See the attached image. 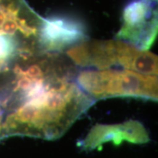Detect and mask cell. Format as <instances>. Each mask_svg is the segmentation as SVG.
<instances>
[{
	"mask_svg": "<svg viewBox=\"0 0 158 158\" xmlns=\"http://www.w3.org/2000/svg\"><path fill=\"white\" fill-rule=\"evenodd\" d=\"M73 73L54 75L34 96L7 118L2 130L54 140L60 138L95 102L77 84Z\"/></svg>",
	"mask_w": 158,
	"mask_h": 158,
	"instance_id": "obj_1",
	"label": "cell"
},
{
	"mask_svg": "<svg viewBox=\"0 0 158 158\" xmlns=\"http://www.w3.org/2000/svg\"><path fill=\"white\" fill-rule=\"evenodd\" d=\"M79 87L94 100L135 98L157 100V78L129 70H85L76 78Z\"/></svg>",
	"mask_w": 158,
	"mask_h": 158,
	"instance_id": "obj_2",
	"label": "cell"
},
{
	"mask_svg": "<svg viewBox=\"0 0 158 158\" xmlns=\"http://www.w3.org/2000/svg\"><path fill=\"white\" fill-rule=\"evenodd\" d=\"M157 0H129L116 37L138 49L149 50L157 35Z\"/></svg>",
	"mask_w": 158,
	"mask_h": 158,
	"instance_id": "obj_3",
	"label": "cell"
},
{
	"mask_svg": "<svg viewBox=\"0 0 158 158\" xmlns=\"http://www.w3.org/2000/svg\"><path fill=\"white\" fill-rule=\"evenodd\" d=\"M87 38L84 23L68 15L54 14L43 19L37 36L43 53H57L78 45Z\"/></svg>",
	"mask_w": 158,
	"mask_h": 158,
	"instance_id": "obj_4",
	"label": "cell"
},
{
	"mask_svg": "<svg viewBox=\"0 0 158 158\" xmlns=\"http://www.w3.org/2000/svg\"><path fill=\"white\" fill-rule=\"evenodd\" d=\"M149 141V134L143 124L136 120H129L119 124H96L78 145L86 151H92L109 142L118 146L124 141L142 144Z\"/></svg>",
	"mask_w": 158,
	"mask_h": 158,
	"instance_id": "obj_5",
	"label": "cell"
},
{
	"mask_svg": "<svg viewBox=\"0 0 158 158\" xmlns=\"http://www.w3.org/2000/svg\"><path fill=\"white\" fill-rule=\"evenodd\" d=\"M68 56L78 66L108 69L118 65L117 41L83 42L70 49Z\"/></svg>",
	"mask_w": 158,
	"mask_h": 158,
	"instance_id": "obj_6",
	"label": "cell"
},
{
	"mask_svg": "<svg viewBox=\"0 0 158 158\" xmlns=\"http://www.w3.org/2000/svg\"><path fill=\"white\" fill-rule=\"evenodd\" d=\"M118 65L141 74L157 75V56L130 43L117 41Z\"/></svg>",
	"mask_w": 158,
	"mask_h": 158,
	"instance_id": "obj_7",
	"label": "cell"
}]
</instances>
